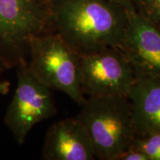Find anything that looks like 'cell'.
<instances>
[{
  "label": "cell",
  "instance_id": "obj_1",
  "mask_svg": "<svg viewBox=\"0 0 160 160\" xmlns=\"http://www.w3.org/2000/svg\"><path fill=\"white\" fill-rule=\"evenodd\" d=\"M53 31L82 56L121 48L128 28L125 8L112 0H52Z\"/></svg>",
  "mask_w": 160,
  "mask_h": 160
},
{
  "label": "cell",
  "instance_id": "obj_2",
  "mask_svg": "<svg viewBox=\"0 0 160 160\" xmlns=\"http://www.w3.org/2000/svg\"><path fill=\"white\" fill-rule=\"evenodd\" d=\"M87 129L96 157L116 160L137 137L132 105L123 96L88 97L77 116Z\"/></svg>",
  "mask_w": 160,
  "mask_h": 160
},
{
  "label": "cell",
  "instance_id": "obj_3",
  "mask_svg": "<svg viewBox=\"0 0 160 160\" xmlns=\"http://www.w3.org/2000/svg\"><path fill=\"white\" fill-rule=\"evenodd\" d=\"M29 71L51 90L67 94L79 106L87 97L81 88L82 55L55 32L30 40L27 58Z\"/></svg>",
  "mask_w": 160,
  "mask_h": 160
},
{
  "label": "cell",
  "instance_id": "obj_4",
  "mask_svg": "<svg viewBox=\"0 0 160 160\" xmlns=\"http://www.w3.org/2000/svg\"><path fill=\"white\" fill-rule=\"evenodd\" d=\"M53 32L49 0H0V59L7 68L27 59L32 38Z\"/></svg>",
  "mask_w": 160,
  "mask_h": 160
},
{
  "label": "cell",
  "instance_id": "obj_5",
  "mask_svg": "<svg viewBox=\"0 0 160 160\" xmlns=\"http://www.w3.org/2000/svg\"><path fill=\"white\" fill-rule=\"evenodd\" d=\"M17 85L5 116V125L19 145L37 124L57 114L51 90L39 82L29 71L27 59L17 67Z\"/></svg>",
  "mask_w": 160,
  "mask_h": 160
},
{
  "label": "cell",
  "instance_id": "obj_6",
  "mask_svg": "<svg viewBox=\"0 0 160 160\" xmlns=\"http://www.w3.org/2000/svg\"><path fill=\"white\" fill-rule=\"evenodd\" d=\"M135 81L133 65L120 48L111 46L82 56L81 88L85 97H128Z\"/></svg>",
  "mask_w": 160,
  "mask_h": 160
},
{
  "label": "cell",
  "instance_id": "obj_7",
  "mask_svg": "<svg viewBox=\"0 0 160 160\" xmlns=\"http://www.w3.org/2000/svg\"><path fill=\"white\" fill-rule=\"evenodd\" d=\"M128 28L122 47L136 77L160 80V31L140 16L133 5L125 8Z\"/></svg>",
  "mask_w": 160,
  "mask_h": 160
},
{
  "label": "cell",
  "instance_id": "obj_8",
  "mask_svg": "<svg viewBox=\"0 0 160 160\" xmlns=\"http://www.w3.org/2000/svg\"><path fill=\"white\" fill-rule=\"evenodd\" d=\"M42 153L45 160H93L96 158L88 132L77 117L59 120L50 126Z\"/></svg>",
  "mask_w": 160,
  "mask_h": 160
},
{
  "label": "cell",
  "instance_id": "obj_9",
  "mask_svg": "<svg viewBox=\"0 0 160 160\" xmlns=\"http://www.w3.org/2000/svg\"><path fill=\"white\" fill-rule=\"evenodd\" d=\"M128 98L137 137L160 133V80L136 77Z\"/></svg>",
  "mask_w": 160,
  "mask_h": 160
},
{
  "label": "cell",
  "instance_id": "obj_10",
  "mask_svg": "<svg viewBox=\"0 0 160 160\" xmlns=\"http://www.w3.org/2000/svg\"><path fill=\"white\" fill-rule=\"evenodd\" d=\"M131 148L142 152L148 160H160V133L136 137Z\"/></svg>",
  "mask_w": 160,
  "mask_h": 160
},
{
  "label": "cell",
  "instance_id": "obj_11",
  "mask_svg": "<svg viewBox=\"0 0 160 160\" xmlns=\"http://www.w3.org/2000/svg\"><path fill=\"white\" fill-rule=\"evenodd\" d=\"M142 17L160 31V0H131Z\"/></svg>",
  "mask_w": 160,
  "mask_h": 160
},
{
  "label": "cell",
  "instance_id": "obj_12",
  "mask_svg": "<svg viewBox=\"0 0 160 160\" xmlns=\"http://www.w3.org/2000/svg\"><path fill=\"white\" fill-rule=\"evenodd\" d=\"M116 160H148L145 154L137 149L130 148L116 158Z\"/></svg>",
  "mask_w": 160,
  "mask_h": 160
},
{
  "label": "cell",
  "instance_id": "obj_13",
  "mask_svg": "<svg viewBox=\"0 0 160 160\" xmlns=\"http://www.w3.org/2000/svg\"><path fill=\"white\" fill-rule=\"evenodd\" d=\"M11 83L8 81L0 82V94H6L9 91Z\"/></svg>",
  "mask_w": 160,
  "mask_h": 160
},
{
  "label": "cell",
  "instance_id": "obj_14",
  "mask_svg": "<svg viewBox=\"0 0 160 160\" xmlns=\"http://www.w3.org/2000/svg\"><path fill=\"white\" fill-rule=\"evenodd\" d=\"M114 2L119 4V5H121L122 7L125 8H127L130 7V6L132 5L131 0H112Z\"/></svg>",
  "mask_w": 160,
  "mask_h": 160
},
{
  "label": "cell",
  "instance_id": "obj_15",
  "mask_svg": "<svg viewBox=\"0 0 160 160\" xmlns=\"http://www.w3.org/2000/svg\"><path fill=\"white\" fill-rule=\"evenodd\" d=\"M6 69V68L5 67V65H3V63L2 62L1 59H0V74H1L2 72H4V71Z\"/></svg>",
  "mask_w": 160,
  "mask_h": 160
}]
</instances>
